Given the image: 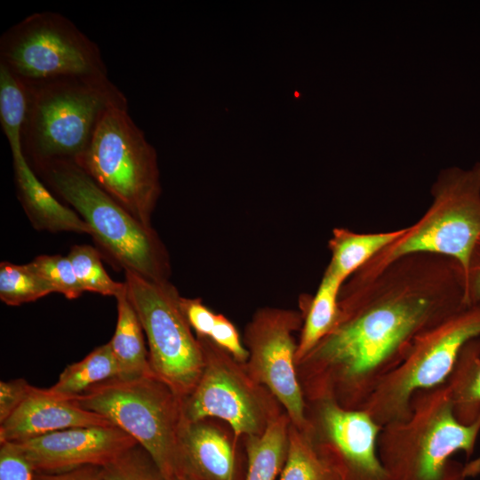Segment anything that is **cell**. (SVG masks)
Returning <instances> with one entry per match:
<instances>
[{"instance_id":"8","label":"cell","mask_w":480,"mask_h":480,"mask_svg":"<svg viewBox=\"0 0 480 480\" xmlns=\"http://www.w3.org/2000/svg\"><path fill=\"white\" fill-rule=\"evenodd\" d=\"M480 337V302L465 306L418 335L401 364L375 387L361 408L381 427L406 419L420 390L444 384L462 348Z\"/></svg>"},{"instance_id":"16","label":"cell","mask_w":480,"mask_h":480,"mask_svg":"<svg viewBox=\"0 0 480 480\" xmlns=\"http://www.w3.org/2000/svg\"><path fill=\"white\" fill-rule=\"evenodd\" d=\"M181 461L189 480H236L234 447L216 427L206 420L184 422Z\"/></svg>"},{"instance_id":"29","label":"cell","mask_w":480,"mask_h":480,"mask_svg":"<svg viewBox=\"0 0 480 480\" xmlns=\"http://www.w3.org/2000/svg\"><path fill=\"white\" fill-rule=\"evenodd\" d=\"M105 480H165L139 444L102 467Z\"/></svg>"},{"instance_id":"19","label":"cell","mask_w":480,"mask_h":480,"mask_svg":"<svg viewBox=\"0 0 480 480\" xmlns=\"http://www.w3.org/2000/svg\"><path fill=\"white\" fill-rule=\"evenodd\" d=\"M406 227L380 233H356L335 228L328 242L331 260L324 271L345 282L367 261L399 238Z\"/></svg>"},{"instance_id":"33","label":"cell","mask_w":480,"mask_h":480,"mask_svg":"<svg viewBox=\"0 0 480 480\" xmlns=\"http://www.w3.org/2000/svg\"><path fill=\"white\" fill-rule=\"evenodd\" d=\"M32 388L33 386L24 379L0 382V424L23 403Z\"/></svg>"},{"instance_id":"2","label":"cell","mask_w":480,"mask_h":480,"mask_svg":"<svg viewBox=\"0 0 480 480\" xmlns=\"http://www.w3.org/2000/svg\"><path fill=\"white\" fill-rule=\"evenodd\" d=\"M480 433V416L471 424L455 417L445 383L417 391L406 419L382 426L378 453L388 480H464V466L451 456L468 459Z\"/></svg>"},{"instance_id":"32","label":"cell","mask_w":480,"mask_h":480,"mask_svg":"<svg viewBox=\"0 0 480 480\" xmlns=\"http://www.w3.org/2000/svg\"><path fill=\"white\" fill-rule=\"evenodd\" d=\"M181 308L196 336L209 338L213 329L217 314L213 313L201 299L180 298Z\"/></svg>"},{"instance_id":"24","label":"cell","mask_w":480,"mask_h":480,"mask_svg":"<svg viewBox=\"0 0 480 480\" xmlns=\"http://www.w3.org/2000/svg\"><path fill=\"white\" fill-rule=\"evenodd\" d=\"M279 480H342L318 450L311 430L291 423L286 459Z\"/></svg>"},{"instance_id":"17","label":"cell","mask_w":480,"mask_h":480,"mask_svg":"<svg viewBox=\"0 0 480 480\" xmlns=\"http://www.w3.org/2000/svg\"><path fill=\"white\" fill-rule=\"evenodd\" d=\"M12 160L19 199L36 229L52 233L92 234L81 216L60 204L44 186L25 155L12 156Z\"/></svg>"},{"instance_id":"37","label":"cell","mask_w":480,"mask_h":480,"mask_svg":"<svg viewBox=\"0 0 480 480\" xmlns=\"http://www.w3.org/2000/svg\"><path fill=\"white\" fill-rule=\"evenodd\" d=\"M478 246L480 247V240H479V242H478Z\"/></svg>"},{"instance_id":"21","label":"cell","mask_w":480,"mask_h":480,"mask_svg":"<svg viewBox=\"0 0 480 480\" xmlns=\"http://www.w3.org/2000/svg\"><path fill=\"white\" fill-rule=\"evenodd\" d=\"M344 284L324 271L316 294L307 302L295 363L300 364L332 331L339 316V298Z\"/></svg>"},{"instance_id":"12","label":"cell","mask_w":480,"mask_h":480,"mask_svg":"<svg viewBox=\"0 0 480 480\" xmlns=\"http://www.w3.org/2000/svg\"><path fill=\"white\" fill-rule=\"evenodd\" d=\"M303 313L276 308L258 310L247 324L244 339L249 358L248 375L264 385L286 410L291 423L311 430L302 389L295 371L297 343L293 332L303 325Z\"/></svg>"},{"instance_id":"22","label":"cell","mask_w":480,"mask_h":480,"mask_svg":"<svg viewBox=\"0 0 480 480\" xmlns=\"http://www.w3.org/2000/svg\"><path fill=\"white\" fill-rule=\"evenodd\" d=\"M291 420L279 414L260 436H248L245 480H276L284 467Z\"/></svg>"},{"instance_id":"3","label":"cell","mask_w":480,"mask_h":480,"mask_svg":"<svg viewBox=\"0 0 480 480\" xmlns=\"http://www.w3.org/2000/svg\"><path fill=\"white\" fill-rule=\"evenodd\" d=\"M25 86L28 110L22 132L23 150L36 168L59 160L76 163L89 147L104 114L115 106L128 103L108 76Z\"/></svg>"},{"instance_id":"11","label":"cell","mask_w":480,"mask_h":480,"mask_svg":"<svg viewBox=\"0 0 480 480\" xmlns=\"http://www.w3.org/2000/svg\"><path fill=\"white\" fill-rule=\"evenodd\" d=\"M196 337L204 367L194 390L182 400L185 422L219 418L236 436L261 435L279 415L268 394L241 368L243 364L209 338Z\"/></svg>"},{"instance_id":"10","label":"cell","mask_w":480,"mask_h":480,"mask_svg":"<svg viewBox=\"0 0 480 480\" xmlns=\"http://www.w3.org/2000/svg\"><path fill=\"white\" fill-rule=\"evenodd\" d=\"M128 299L142 326L152 372L181 399L196 388L204 367L201 344L169 281H151L124 270Z\"/></svg>"},{"instance_id":"28","label":"cell","mask_w":480,"mask_h":480,"mask_svg":"<svg viewBox=\"0 0 480 480\" xmlns=\"http://www.w3.org/2000/svg\"><path fill=\"white\" fill-rule=\"evenodd\" d=\"M28 265L51 285L53 292H60L68 300L76 299L83 294L84 290L68 256L40 255Z\"/></svg>"},{"instance_id":"20","label":"cell","mask_w":480,"mask_h":480,"mask_svg":"<svg viewBox=\"0 0 480 480\" xmlns=\"http://www.w3.org/2000/svg\"><path fill=\"white\" fill-rule=\"evenodd\" d=\"M117 322L115 333L108 342L119 366V378L136 379L154 374L143 329L125 290L116 297Z\"/></svg>"},{"instance_id":"31","label":"cell","mask_w":480,"mask_h":480,"mask_svg":"<svg viewBox=\"0 0 480 480\" xmlns=\"http://www.w3.org/2000/svg\"><path fill=\"white\" fill-rule=\"evenodd\" d=\"M209 339L231 355L237 362L241 364L247 362L249 352L241 343L235 325L225 316L217 314Z\"/></svg>"},{"instance_id":"6","label":"cell","mask_w":480,"mask_h":480,"mask_svg":"<svg viewBox=\"0 0 480 480\" xmlns=\"http://www.w3.org/2000/svg\"><path fill=\"white\" fill-rule=\"evenodd\" d=\"M67 398L132 436L165 480L185 478L180 448L185 422L182 400L155 374L112 378Z\"/></svg>"},{"instance_id":"25","label":"cell","mask_w":480,"mask_h":480,"mask_svg":"<svg viewBox=\"0 0 480 480\" xmlns=\"http://www.w3.org/2000/svg\"><path fill=\"white\" fill-rule=\"evenodd\" d=\"M27 110L26 86L0 63V122L12 156L24 154L22 132Z\"/></svg>"},{"instance_id":"4","label":"cell","mask_w":480,"mask_h":480,"mask_svg":"<svg viewBox=\"0 0 480 480\" xmlns=\"http://www.w3.org/2000/svg\"><path fill=\"white\" fill-rule=\"evenodd\" d=\"M433 201L405 232L367 261L347 281L361 284L396 260L415 253L456 260L468 274L480 240V162L468 170L443 169L432 185Z\"/></svg>"},{"instance_id":"26","label":"cell","mask_w":480,"mask_h":480,"mask_svg":"<svg viewBox=\"0 0 480 480\" xmlns=\"http://www.w3.org/2000/svg\"><path fill=\"white\" fill-rule=\"evenodd\" d=\"M53 292L51 285L28 264L16 265L8 261L0 264V299L8 306H20L35 301Z\"/></svg>"},{"instance_id":"34","label":"cell","mask_w":480,"mask_h":480,"mask_svg":"<svg viewBox=\"0 0 480 480\" xmlns=\"http://www.w3.org/2000/svg\"><path fill=\"white\" fill-rule=\"evenodd\" d=\"M34 480H105V477L102 467L84 466L62 472H36Z\"/></svg>"},{"instance_id":"35","label":"cell","mask_w":480,"mask_h":480,"mask_svg":"<svg viewBox=\"0 0 480 480\" xmlns=\"http://www.w3.org/2000/svg\"><path fill=\"white\" fill-rule=\"evenodd\" d=\"M480 302V247L476 249L466 276V304Z\"/></svg>"},{"instance_id":"36","label":"cell","mask_w":480,"mask_h":480,"mask_svg":"<svg viewBox=\"0 0 480 480\" xmlns=\"http://www.w3.org/2000/svg\"><path fill=\"white\" fill-rule=\"evenodd\" d=\"M176 480H189L188 478H179V479H176Z\"/></svg>"},{"instance_id":"15","label":"cell","mask_w":480,"mask_h":480,"mask_svg":"<svg viewBox=\"0 0 480 480\" xmlns=\"http://www.w3.org/2000/svg\"><path fill=\"white\" fill-rule=\"evenodd\" d=\"M108 425L113 424L71 399L33 386L23 403L0 424V444L20 442L71 428Z\"/></svg>"},{"instance_id":"27","label":"cell","mask_w":480,"mask_h":480,"mask_svg":"<svg viewBox=\"0 0 480 480\" xmlns=\"http://www.w3.org/2000/svg\"><path fill=\"white\" fill-rule=\"evenodd\" d=\"M68 258L84 292L116 297L125 290L124 282L114 281L106 272L100 254L94 247L87 244L74 245Z\"/></svg>"},{"instance_id":"13","label":"cell","mask_w":480,"mask_h":480,"mask_svg":"<svg viewBox=\"0 0 480 480\" xmlns=\"http://www.w3.org/2000/svg\"><path fill=\"white\" fill-rule=\"evenodd\" d=\"M315 441L342 480H388L378 453L381 426L362 409H348L329 398L316 400Z\"/></svg>"},{"instance_id":"14","label":"cell","mask_w":480,"mask_h":480,"mask_svg":"<svg viewBox=\"0 0 480 480\" xmlns=\"http://www.w3.org/2000/svg\"><path fill=\"white\" fill-rule=\"evenodd\" d=\"M14 444L34 470L43 473L104 467L138 444L115 425L71 428Z\"/></svg>"},{"instance_id":"5","label":"cell","mask_w":480,"mask_h":480,"mask_svg":"<svg viewBox=\"0 0 480 480\" xmlns=\"http://www.w3.org/2000/svg\"><path fill=\"white\" fill-rule=\"evenodd\" d=\"M36 169L87 223L93 240L114 263L151 281H168V252L153 227L135 219L73 161H53Z\"/></svg>"},{"instance_id":"23","label":"cell","mask_w":480,"mask_h":480,"mask_svg":"<svg viewBox=\"0 0 480 480\" xmlns=\"http://www.w3.org/2000/svg\"><path fill=\"white\" fill-rule=\"evenodd\" d=\"M119 374L117 361L108 342L94 348L81 361L68 364L48 390L63 397H72Z\"/></svg>"},{"instance_id":"18","label":"cell","mask_w":480,"mask_h":480,"mask_svg":"<svg viewBox=\"0 0 480 480\" xmlns=\"http://www.w3.org/2000/svg\"><path fill=\"white\" fill-rule=\"evenodd\" d=\"M444 383L457 420L466 425L476 421L480 416V337L462 348ZM479 473L480 456L464 465L466 477Z\"/></svg>"},{"instance_id":"9","label":"cell","mask_w":480,"mask_h":480,"mask_svg":"<svg viewBox=\"0 0 480 480\" xmlns=\"http://www.w3.org/2000/svg\"><path fill=\"white\" fill-rule=\"evenodd\" d=\"M0 63L25 85L102 77L107 69L97 44L58 12H35L0 39Z\"/></svg>"},{"instance_id":"30","label":"cell","mask_w":480,"mask_h":480,"mask_svg":"<svg viewBox=\"0 0 480 480\" xmlns=\"http://www.w3.org/2000/svg\"><path fill=\"white\" fill-rule=\"evenodd\" d=\"M36 471L14 443L0 444V480H34Z\"/></svg>"},{"instance_id":"1","label":"cell","mask_w":480,"mask_h":480,"mask_svg":"<svg viewBox=\"0 0 480 480\" xmlns=\"http://www.w3.org/2000/svg\"><path fill=\"white\" fill-rule=\"evenodd\" d=\"M465 306V272L442 255H407L366 283H345L334 327L300 364L308 392L361 409L418 335Z\"/></svg>"},{"instance_id":"7","label":"cell","mask_w":480,"mask_h":480,"mask_svg":"<svg viewBox=\"0 0 480 480\" xmlns=\"http://www.w3.org/2000/svg\"><path fill=\"white\" fill-rule=\"evenodd\" d=\"M76 163L135 219L152 227L161 194L156 153L130 116L128 105L115 106L104 114Z\"/></svg>"}]
</instances>
